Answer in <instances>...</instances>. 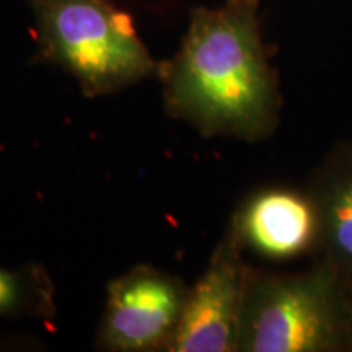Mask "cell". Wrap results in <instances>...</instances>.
<instances>
[{
  "label": "cell",
  "mask_w": 352,
  "mask_h": 352,
  "mask_svg": "<svg viewBox=\"0 0 352 352\" xmlns=\"http://www.w3.org/2000/svg\"><path fill=\"white\" fill-rule=\"evenodd\" d=\"M239 352H352L346 277L323 258L298 272L250 266Z\"/></svg>",
  "instance_id": "7a4b0ae2"
},
{
  "label": "cell",
  "mask_w": 352,
  "mask_h": 352,
  "mask_svg": "<svg viewBox=\"0 0 352 352\" xmlns=\"http://www.w3.org/2000/svg\"><path fill=\"white\" fill-rule=\"evenodd\" d=\"M228 228L243 252L266 261L314 259L320 253V215L307 186H266L250 192Z\"/></svg>",
  "instance_id": "8992f818"
},
{
  "label": "cell",
  "mask_w": 352,
  "mask_h": 352,
  "mask_svg": "<svg viewBox=\"0 0 352 352\" xmlns=\"http://www.w3.org/2000/svg\"><path fill=\"white\" fill-rule=\"evenodd\" d=\"M349 290H351V302H352V283H349Z\"/></svg>",
  "instance_id": "9c48e42d"
},
{
  "label": "cell",
  "mask_w": 352,
  "mask_h": 352,
  "mask_svg": "<svg viewBox=\"0 0 352 352\" xmlns=\"http://www.w3.org/2000/svg\"><path fill=\"white\" fill-rule=\"evenodd\" d=\"M188 290L179 277L145 264L113 279L96 347L113 352L170 351Z\"/></svg>",
  "instance_id": "277c9868"
},
{
  "label": "cell",
  "mask_w": 352,
  "mask_h": 352,
  "mask_svg": "<svg viewBox=\"0 0 352 352\" xmlns=\"http://www.w3.org/2000/svg\"><path fill=\"white\" fill-rule=\"evenodd\" d=\"M235 235L227 228L208 267L188 290L173 352H236L250 266Z\"/></svg>",
  "instance_id": "5b68a950"
},
{
  "label": "cell",
  "mask_w": 352,
  "mask_h": 352,
  "mask_svg": "<svg viewBox=\"0 0 352 352\" xmlns=\"http://www.w3.org/2000/svg\"><path fill=\"white\" fill-rule=\"evenodd\" d=\"M307 188L320 215L321 246L316 258L327 259L352 283V142L329 151Z\"/></svg>",
  "instance_id": "52a82bcc"
},
{
  "label": "cell",
  "mask_w": 352,
  "mask_h": 352,
  "mask_svg": "<svg viewBox=\"0 0 352 352\" xmlns=\"http://www.w3.org/2000/svg\"><path fill=\"white\" fill-rule=\"evenodd\" d=\"M54 284L41 264L19 270L0 266V318L51 320L56 315Z\"/></svg>",
  "instance_id": "ba28073f"
},
{
  "label": "cell",
  "mask_w": 352,
  "mask_h": 352,
  "mask_svg": "<svg viewBox=\"0 0 352 352\" xmlns=\"http://www.w3.org/2000/svg\"><path fill=\"white\" fill-rule=\"evenodd\" d=\"M259 2L195 8L179 50L158 65L166 114L204 138L259 142L279 124V80L263 41Z\"/></svg>",
  "instance_id": "6da1fadb"
},
{
  "label": "cell",
  "mask_w": 352,
  "mask_h": 352,
  "mask_svg": "<svg viewBox=\"0 0 352 352\" xmlns=\"http://www.w3.org/2000/svg\"><path fill=\"white\" fill-rule=\"evenodd\" d=\"M36 32V63L52 64L76 78L88 98L118 94L158 65L132 19L109 0H25Z\"/></svg>",
  "instance_id": "3957f363"
}]
</instances>
